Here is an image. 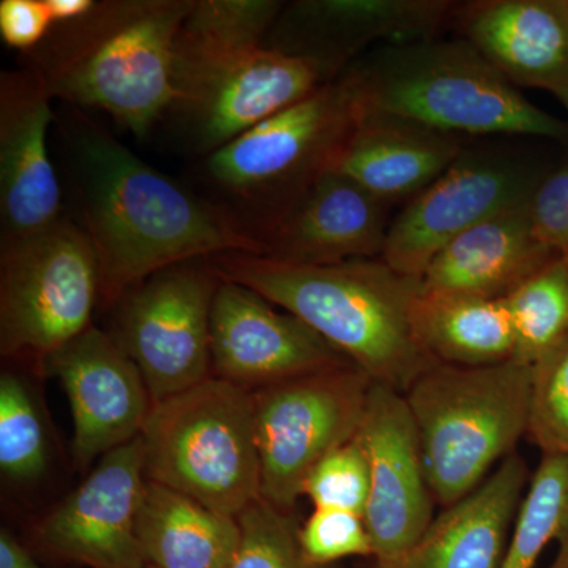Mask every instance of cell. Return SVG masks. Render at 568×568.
I'll return each instance as SVG.
<instances>
[{"instance_id":"e575fe53","label":"cell","mask_w":568,"mask_h":568,"mask_svg":"<svg viewBox=\"0 0 568 568\" xmlns=\"http://www.w3.org/2000/svg\"><path fill=\"white\" fill-rule=\"evenodd\" d=\"M54 21L47 0H2L0 37L13 50L29 54L50 37Z\"/></svg>"},{"instance_id":"2e32d148","label":"cell","mask_w":568,"mask_h":568,"mask_svg":"<svg viewBox=\"0 0 568 568\" xmlns=\"http://www.w3.org/2000/svg\"><path fill=\"white\" fill-rule=\"evenodd\" d=\"M41 365L61 381L69 398L80 469L141 436L152 413L151 392L110 332L93 324Z\"/></svg>"},{"instance_id":"7c38bea8","label":"cell","mask_w":568,"mask_h":568,"mask_svg":"<svg viewBox=\"0 0 568 568\" xmlns=\"http://www.w3.org/2000/svg\"><path fill=\"white\" fill-rule=\"evenodd\" d=\"M545 168L500 148H465L428 189L392 220L384 263L420 280L444 246L478 223L529 201Z\"/></svg>"},{"instance_id":"60d3db41","label":"cell","mask_w":568,"mask_h":568,"mask_svg":"<svg viewBox=\"0 0 568 568\" xmlns=\"http://www.w3.org/2000/svg\"><path fill=\"white\" fill-rule=\"evenodd\" d=\"M148 568H155V567H151V566H149Z\"/></svg>"},{"instance_id":"f546056e","label":"cell","mask_w":568,"mask_h":568,"mask_svg":"<svg viewBox=\"0 0 568 568\" xmlns=\"http://www.w3.org/2000/svg\"><path fill=\"white\" fill-rule=\"evenodd\" d=\"M242 541L227 568H335L310 562L298 541V523L293 511L256 500L237 518Z\"/></svg>"},{"instance_id":"d6a6232c","label":"cell","mask_w":568,"mask_h":568,"mask_svg":"<svg viewBox=\"0 0 568 568\" xmlns=\"http://www.w3.org/2000/svg\"><path fill=\"white\" fill-rule=\"evenodd\" d=\"M298 541L310 562L334 567L347 558H373L365 518L353 511L315 508L298 526Z\"/></svg>"},{"instance_id":"52a82bcc","label":"cell","mask_w":568,"mask_h":568,"mask_svg":"<svg viewBox=\"0 0 568 568\" xmlns=\"http://www.w3.org/2000/svg\"><path fill=\"white\" fill-rule=\"evenodd\" d=\"M145 478L239 518L261 499L253 392L211 376L155 403L141 433Z\"/></svg>"},{"instance_id":"836d02e7","label":"cell","mask_w":568,"mask_h":568,"mask_svg":"<svg viewBox=\"0 0 568 568\" xmlns=\"http://www.w3.org/2000/svg\"><path fill=\"white\" fill-rule=\"evenodd\" d=\"M534 235L559 256L568 253V155L538 182L529 200Z\"/></svg>"},{"instance_id":"5b68a950","label":"cell","mask_w":568,"mask_h":568,"mask_svg":"<svg viewBox=\"0 0 568 568\" xmlns=\"http://www.w3.org/2000/svg\"><path fill=\"white\" fill-rule=\"evenodd\" d=\"M358 115L361 104L346 74L325 82L205 156V178L220 197L213 204L263 244L301 197L335 170Z\"/></svg>"},{"instance_id":"603a6c76","label":"cell","mask_w":568,"mask_h":568,"mask_svg":"<svg viewBox=\"0 0 568 568\" xmlns=\"http://www.w3.org/2000/svg\"><path fill=\"white\" fill-rule=\"evenodd\" d=\"M558 257L562 256L534 235L526 201L478 223L444 246L426 267L420 286L429 294L500 301Z\"/></svg>"},{"instance_id":"277c9868","label":"cell","mask_w":568,"mask_h":568,"mask_svg":"<svg viewBox=\"0 0 568 568\" xmlns=\"http://www.w3.org/2000/svg\"><path fill=\"white\" fill-rule=\"evenodd\" d=\"M343 73L365 111L455 136L510 134L568 141L567 122L529 102L459 37L377 47Z\"/></svg>"},{"instance_id":"83f0119b","label":"cell","mask_w":568,"mask_h":568,"mask_svg":"<svg viewBox=\"0 0 568 568\" xmlns=\"http://www.w3.org/2000/svg\"><path fill=\"white\" fill-rule=\"evenodd\" d=\"M568 536V455H541L515 517L499 568H534L551 541Z\"/></svg>"},{"instance_id":"8992f818","label":"cell","mask_w":568,"mask_h":568,"mask_svg":"<svg viewBox=\"0 0 568 568\" xmlns=\"http://www.w3.org/2000/svg\"><path fill=\"white\" fill-rule=\"evenodd\" d=\"M429 487L447 508L476 491L528 437L532 366L433 365L405 392Z\"/></svg>"},{"instance_id":"3957f363","label":"cell","mask_w":568,"mask_h":568,"mask_svg":"<svg viewBox=\"0 0 568 568\" xmlns=\"http://www.w3.org/2000/svg\"><path fill=\"white\" fill-rule=\"evenodd\" d=\"M194 0H103L80 21L55 26L28 65L51 95L106 112L144 138L174 102V43Z\"/></svg>"},{"instance_id":"4fadbf2b","label":"cell","mask_w":568,"mask_h":568,"mask_svg":"<svg viewBox=\"0 0 568 568\" xmlns=\"http://www.w3.org/2000/svg\"><path fill=\"white\" fill-rule=\"evenodd\" d=\"M369 465L365 523L375 568L396 562L420 540L437 506L405 395L373 383L357 433Z\"/></svg>"},{"instance_id":"6da1fadb","label":"cell","mask_w":568,"mask_h":568,"mask_svg":"<svg viewBox=\"0 0 568 568\" xmlns=\"http://www.w3.org/2000/svg\"><path fill=\"white\" fill-rule=\"evenodd\" d=\"M71 183L100 267V305L142 280L193 260L263 254L212 201L197 197L115 140L80 108L59 119Z\"/></svg>"},{"instance_id":"4316f807","label":"cell","mask_w":568,"mask_h":568,"mask_svg":"<svg viewBox=\"0 0 568 568\" xmlns=\"http://www.w3.org/2000/svg\"><path fill=\"white\" fill-rule=\"evenodd\" d=\"M515 335V358L536 366L568 336V265L558 257L503 298Z\"/></svg>"},{"instance_id":"ab89813d","label":"cell","mask_w":568,"mask_h":568,"mask_svg":"<svg viewBox=\"0 0 568 568\" xmlns=\"http://www.w3.org/2000/svg\"><path fill=\"white\" fill-rule=\"evenodd\" d=\"M564 260H566V263L568 265V253L566 254V256H564Z\"/></svg>"},{"instance_id":"d590c367","label":"cell","mask_w":568,"mask_h":568,"mask_svg":"<svg viewBox=\"0 0 568 568\" xmlns=\"http://www.w3.org/2000/svg\"><path fill=\"white\" fill-rule=\"evenodd\" d=\"M0 568H48L9 529H0Z\"/></svg>"},{"instance_id":"8fae6325","label":"cell","mask_w":568,"mask_h":568,"mask_svg":"<svg viewBox=\"0 0 568 568\" xmlns=\"http://www.w3.org/2000/svg\"><path fill=\"white\" fill-rule=\"evenodd\" d=\"M222 278L211 261L171 265L119 298L110 334L132 357L155 403L212 376L211 316Z\"/></svg>"},{"instance_id":"9a60e30c","label":"cell","mask_w":568,"mask_h":568,"mask_svg":"<svg viewBox=\"0 0 568 568\" xmlns=\"http://www.w3.org/2000/svg\"><path fill=\"white\" fill-rule=\"evenodd\" d=\"M459 2L448 0H298L284 3L265 47L310 59L336 80L373 44L440 37Z\"/></svg>"},{"instance_id":"484cf974","label":"cell","mask_w":568,"mask_h":568,"mask_svg":"<svg viewBox=\"0 0 568 568\" xmlns=\"http://www.w3.org/2000/svg\"><path fill=\"white\" fill-rule=\"evenodd\" d=\"M283 7L278 0H194L175 39L173 62L265 47Z\"/></svg>"},{"instance_id":"1f68e13d","label":"cell","mask_w":568,"mask_h":568,"mask_svg":"<svg viewBox=\"0 0 568 568\" xmlns=\"http://www.w3.org/2000/svg\"><path fill=\"white\" fill-rule=\"evenodd\" d=\"M304 496L315 508H335L364 517L369 497V465L358 436L335 448L310 473Z\"/></svg>"},{"instance_id":"ba28073f","label":"cell","mask_w":568,"mask_h":568,"mask_svg":"<svg viewBox=\"0 0 568 568\" xmlns=\"http://www.w3.org/2000/svg\"><path fill=\"white\" fill-rule=\"evenodd\" d=\"M100 304V267L81 224L63 216L26 237L0 241V353L48 355L88 331Z\"/></svg>"},{"instance_id":"d4e9b609","label":"cell","mask_w":568,"mask_h":568,"mask_svg":"<svg viewBox=\"0 0 568 568\" xmlns=\"http://www.w3.org/2000/svg\"><path fill=\"white\" fill-rule=\"evenodd\" d=\"M414 325L426 353L439 364L491 366L515 358V335L503 298L420 291Z\"/></svg>"},{"instance_id":"cb8c5ba5","label":"cell","mask_w":568,"mask_h":568,"mask_svg":"<svg viewBox=\"0 0 568 568\" xmlns=\"http://www.w3.org/2000/svg\"><path fill=\"white\" fill-rule=\"evenodd\" d=\"M136 536L149 566L227 568L237 555V518L145 478L138 508Z\"/></svg>"},{"instance_id":"30bf717a","label":"cell","mask_w":568,"mask_h":568,"mask_svg":"<svg viewBox=\"0 0 568 568\" xmlns=\"http://www.w3.org/2000/svg\"><path fill=\"white\" fill-rule=\"evenodd\" d=\"M328 81L321 63L267 47L173 62L174 102L166 115L193 151L209 156Z\"/></svg>"},{"instance_id":"74e56055","label":"cell","mask_w":568,"mask_h":568,"mask_svg":"<svg viewBox=\"0 0 568 568\" xmlns=\"http://www.w3.org/2000/svg\"><path fill=\"white\" fill-rule=\"evenodd\" d=\"M549 568H568V536L560 541L558 556Z\"/></svg>"},{"instance_id":"d6986e66","label":"cell","mask_w":568,"mask_h":568,"mask_svg":"<svg viewBox=\"0 0 568 568\" xmlns=\"http://www.w3.org/2000/svg\"><path fill=\"white\" fill-rule=\"evenodd\" d=\"M452 28L515 88L568 92V0L459 2Z\"/></svg>"},{"instance_id":"ac0fdd59","label":"cell","mask_w":568,"mask_h":568,"mask_svg":"<svg viewBox=\"0 0 568 568\" xmlns=\"http://www.w3.org/2000/svg\"><path fill=\"white\" fill-rule=\"evenodd\" d=\"M52 100L32 67L0 73V241L40 233L65 216L48 151Z\"/></svg>"},{"instance_id":"ffe728a7","label":"cell","mask_w":568,"mask_h":568,"mask_svg":"<svg viewBox=\"0 0 568 568\" xmlns=\"http://www.w3.org/2000/svg\"><path fill=\"white\" fill-rule=\"evenodd\" d=\"M390 212V204L331 171L265 235L261 256L306 265L377 260L386 248Z\"/></svg>"},{"instance_id":"f35d334b","label":"cell","mask_w":568,"mask_h":568,"mask_svg":"<svg viewBox=\"0 0 568 568\" xmlns=\"http://www.w3.org/2000/svg\"><path fill=\"white\" fill-rule=\"evenodd\" d=\"M558 100L560 103H562V106L566 108L568 112V92L564 93V95H560Z\"/></svg>"},{"instance_id":"7a4b0ae2","label":"cell","mask_w":568,"mask_h":568,"mask_svg":"<svg viewBox=\"0 0 568 568\" xmlns=\"http://www.w3.org/2000/svg\"><path fill=\"white\" fill-rule=\"evenodd\" d=\"M209 261L224 282L250 287L304 321L373 383L405 394L437 364L414 325L420 280L398 274L381 257L306 265L230 253Z\"/></svg>"},{"instance_id":"e0dca14e","label":"cell","mask_w":568,"mask_h":568,"mask_svg":"<svg viewBox=\"0 0 568 568\" xmlns=\"http://www.w3.org/2000/svg\"><path fill=\"white\" fill-rule=\"evenodd\" d=\"M145 484L141 437L99 459L92 473L41 521L48 551L88 568H148L136 536Z\"/></svg>"},{"instance_id":"8d00e7d4","label":"cell","mask_w":568,"mask_h":568,"mask_svg":"<svg viewBox=\"0 0 568 568\" xmlns=\"http://www.w3.org/2000/svg\"><path fill=\"white\" fill-rule=\"evenodd\" d=\"M47 6L55 28L88 17L95 9L97 0H47Z\"/></svg>"},{"instance_id":"4dcf8cb0","label":"cell","mask_w":568,"mask_h":568,"mask_svg":"<svg viewBox=\"0 0 568 568\" xmlns=\"http://www.w3.org/2000/svg\"><path fill=\"white\" fill-rule=\"evenodd\" d=\"M528 437L541 455H568V336L532 368Z\"/></svg>"},{"instance_id":"9c48e42d","label":"cell","mask_w":568,"mask_h":568,"mask_svg":"<svg viewBox=\"0 0 568 568\" xmlns=\"http://www.w3.org/2000/svg\"><path fill=\"white\" fill-rule=\"evenodd\" d=\"M372 386V377L347 365L252 390L261 499L294 511L310 473L357 436Z\"/></svg>"},{"instance_id":"5bb4252c","label":"cell","mask_w":568,"mask_h":568,"mask_svg":"<svg viewBox=\"0 0 568 568\" xmlns=\"http://www.w3.org/2000/svg\"><path fill=\"white\" fill-rule=\"evenodd\" d=\"M211 357L212 376L248 390L353 365L304 321L224 280L213 297Z\"/></svg>"},{"instance_id":"f1b7e54d","label":"cell","mask_w":568,"mask_h":568,"mask_svg":"<svg viewBox=\"0 0 568 568\" xmlns=\"http://www.w3.org/2000/svg\"><path fill=\"white\" fill-rule=\"evenodd\" d=\"M50 462L47 433L28 384L14 373L0 376V469L14 481L41 477Z\"/></svg>"},{"instance_id":"44dd1931","label":"cell","mask_w":568,"mask_h":568,"mask_svg":"<svg viewBox=\"0 0 568 568\" xmlns=\"http://www.w3.org/2000/svg\"><path fill=\"white\" fill-rule=\"evenodd\" d=\"M465 148L462 136L361 108L335 171L395 207L428 189Z\"/></svg>"},{"instance_id":"7402d4cb","label":"cell","mask_w":568,"mask_h":568,"mask_svg":"<svg viewBox=\"0 0 568 568\" xmlns=\"http://www.w3.org/2000/svg\"><path fill=\"white\" fill-rule=\"evenodd\" d=\"M532 474L510 455L465 499L444 508L403 558L384 568H499Z\"/></svg>"}]
</instances>
